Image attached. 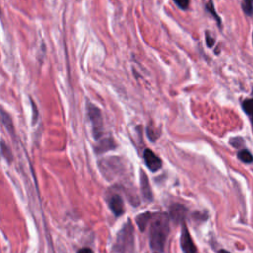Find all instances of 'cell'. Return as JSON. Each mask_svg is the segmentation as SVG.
Here are the masks:
<instances>
[{
    "mask_svg": "<svg viewBox=\"0 0 253 253\" xmlns=\"http://www.w3.org/2000/svg\"><path fill=\"white\" fill-rule=\"evenodd\" d=\"M206 43L209 47H211L214 44V39L211 37L209 32H206Z\"/></svg>",
    "mask_w": 253,
    "mask_h": 253,
    "instance_id": "cell-20",
    "label": "cell"
},
{
    "mask_svg": "<svg viewBox=\"0 0 253 253\" xmlns=\"http://www.w3.org/2000/svg\"><path fill=\"white\" fill-rule=\"evenodd\" d=\"M87 114H88V118H89V120L91 122V125H92L94 137L96 139H99L102 136V133H103L102 112L97 106H95L91 103H88V105H87Z\"/></svg>",
    "mask_w": 253,
    "mask_h": 253,
    "instance_id": "cell-2",
    "label": "cell"
},
{
    "mask_svg": "<svg viewBox=\"0 0 253 253\" xmlns=\"http://www.w3.org/2000/svg\"><path fill=\"white\" fill-rule=\"evenodd\" d=\"M170 215L176 222H180L186 215V208L181 205H175L171 209Z\"/></svg>",
    "mask_w": 253,
    "mask_h": 253,
    "instance_id": "cell-8",
    "label": "cell"
},
{
    "mask_svg": "<svg viewBox=\"0 0 253 253\" xmlns=\"http://www.w3.org/2000/svg\"><path fill=\"white\" fill-rule=\"evenodd\" d=\"M217 253H230V252L227 251V250H225V249H220Z\"/></svg>",
    "mask_w": 253,
    "mask_h": 253,
    "instance_id": "cell-22",
    "label": "cell"
},
{
    "mask_svg": "<svg viewBox=\"0 0 253 253\" xmlns=\"http://www.w3.org/2000/svg\"><path fill=\"white\" fill-rule=\"evenodd\" d=\"M154 253H159V252H154Z\"/></svg>",
    "mask_w": 253,
    "mask_h": 253,
    "instance_id": "cell-24",
    "label": "cell"
},
{
    "mask_svg": "<svg viewBox=\"0 0 253 253\" xmlns=\"http://www.w3.org/2000/svg\"><path fill=\"white\" fill-rule=\"evenodd\" d=\"M1 113H2V123H3V125L7 127V129L11 133H13L14 132V126H13V123H12V120H11L9 114H7L4 110H2Z\"/></svg>",
    "mask_w": 253,
    "mask_h": 253,
    "instance_id": "cell-13",
    "label": "cell"
},
{
    "mask_svg": "<svg viewBox=\"0 0 253 253\" xmlns=\"http://www.w3.org/2000/svg\"><path fill=\"white\" fill-rule=\"evenodd\" d=\"M146 133H147L148 138H149L151 141H155V140H156V138L158 137V134H157V133H155L154 129H153L150 126H147V128H146Z\"/></svg>",
    "mask_w": 253,
    "mask_h": 253,
    "instance_id": "cell-17",
    "label": "cell"
},
{
    "mask_svg": "<svg viewBox=\"0 0 253 253\" xmlns=\"http://www.w3.org/2000/svg\"><path fill=\"white\" fill-rule=\"evenodd\" d=\"M153 215L154 214H152L151 212H144L136 217V223L141 231H143L145 229L147 222L153 217Z\"/></svg>",
    "mask_w": 253,
    "mask_h": 253,
    "instance_id": "cell-10",
    "label": "cell"
},
{
    "mask_svg": "<svg viewBox=\"0 0 253 253\" xmlns=\"http://www.w3.org/2000/svg\"><path fill=\"white\" fill-rule=\"evenodd\" d=\"M30 102L32 104V109H33V120H32V123L33 124H36L37 122V119H38V111H37V106L35 105L34 101L32 99H30Z\"/></svg>",
    "mask_w": 253,
    "mask_h": 253,
    "instance_id": "cell-18",
    "label": "cell"
},
{
    "mask_svg": "<svg viewBox=\"0 0 253 253\" xmlns=\"http://www.w3.org/2000/svg\"><path fill=\"white\" fill-rule=\"evenodd\" d=\"M132 243V227L130 223H127L122 230L119 232L117 241L115 244V249L118 253H124L128 246Z\"/></svg>",
    "mask_w": 253,
    "mask_h": 253,
    "instance_id": "cell-3",
    "label": "cell"
},
{
    "mask_svg": "<svg viewBox=\"0 0 253 253\" xmlns=\"http://www.w3.org/2000/svg\"><path fill=\"white\" fill-rule=\"evenodd\" d=\"M169 229V216L166 213L153 215V220L150 225L149 243L155 252L161 253L163 251Z\"/></svg>",
    "mask_w": 253,
    "mask_h": 253,
    "instance_id": "cell-1",
    "label": "cell"
},
{
    "mask_svg": "<svg viewBox=\"0 0 253 253\" xmlns=\"http://www.w3.org/2000/svg\"><path fill=\"white\" fill-rule=\"evenodd\" d=\"M241 8L246 15L253 14V0H243L241 3Z\"/></svg>",
    "mask_w": 253,
    "mask_h": 253,
    "instance_id": "cell-14",
    "label": "cell"
},
{
    "mask_svg": "<svg viewBox=\"0 0 253 253\" xmlns=\"http://www.w3.org/2000/svg\"><path fill=\"white\" fill-rule=\"evenodd\" d=\"M206 8H207V10L215 18V20H216V22H217V24L220 26V18L217 16V14L215 13V10H214V7H213V4H212V1L211 0H210L209 1V3L207 4V6H206Z\"/></svg>",
    "mask_w": 253,
    "mask_h": 253,
    "instance_id": "cell-15",
    "label": "cell"
},
{
    "mask_svg": "<svg viewBox=\"0 0 253 253\" xmlns=\"http://www.w3.org/2000/svg\"><path fill=\"white\" fill-rule=\"evenodd\" d=\"M237 157L244 163H252L253 162V155L247 149H241L237 153Z\"/></svg>",
    "mask_w": 253,
    "mask_h": 253,
    "instance_id": "cell-12",
    "label": "cell"
},
{
    "mask_svg": "<svg viewBox=\"0 0 253 253\" xmlns=\"http://www.w3.org/2000/svg\"><path fill=\"white\" fill-rule=\"evenodd\" d=\"M116 147V143L113 140V138H104L102 139L95 147V150L97 153H102L105 151H108L110 149H113Z\"/></svg>",
    "mask_w": 253,
    "mask_h": 253,
    "instance_id": "cell-9",
    "label": "cell"
},
{
    "mask_svg": "<svg viewBox=\"0 0 253 253\" xmlns=\"http://www.w3.org/2000/svg\"><path fill=\"white\" fill-rule=\"evenodd\" d=\"M174 2L182 10H187L189 8L190 0H174Z\"/></svg>",
    "mask_w": 253,
    "mask_h": 253,
    "instance_id": "cell-16",
    "label": "cell"
},
{
    "mask_svg": "<svg viewBox=\"0 0 253 253\" xmlns=\"http://www.w3.org/2000/svg\"><path fill=\"white\" fill-rule=\"evenodd\" d=\"M252 40H253V34H252Z\"/></svg>",
    "mask_w": 253,
    "mask_h": 253,
    "instance_id": "cell-23",
    "label": "cell"
},
{
    "mask_svg": "<svg viewBox=\"0 0 253 253\" xmlns=\"http://www.w3.org/2000/svg\"><path fill=\"white\" fill-rule=\"evenodd\" d=\"M77 253H93V251L90 248H81Z\"/></svg>",
    "mask_w": 253,
    "mask_h": 253,
    "instance_id": "cell-21",
    "label": "cell"
},
{
    "mask_svg": "<svg viewBox=\"0 0 253 253\" xmlns=\"http://www.w3.org/2000/svg\"><path fill=\"white\" fill-rule=\"evenodd\" d=\"M181 247L184 253H197V248L185 224H183V229L181 233Z\"/></svg>",
    "mask_w": 253,
    "mask_h": 253,
    "instance_id": "cell-5",
    "label": "cell"
},
{
    "mask_svg": "<svg viewBox=\"0 0 253 253\" xmlns=\"http://www.w3.org/2000/svg\"><path fill=\"white\" fill-rule=\"evenodd\" d=\"M230 144H232L234 147H240L241 144H243V139L241 137H234L230 139Z\"/></svg>",
    "mask_w": 253,
    "mask_h": 253,
    "instance_id": "cell-19",
    "label": "cell"
},
{
    "mask_svg": "<svg viewBox=\"0 0 253 253\" xmlns=\"http://www.w3.org/2000/svg\"><path fill=\"white\" fill-rule=\"evenodd\" d=\"M143 159L145 165L151 172H156L161 168L162 161L161 159L150 149L146 148L143 151Z\"/></svg>",
    "mask_w": 253,
    "mask_h": 253,
    "instance_id": "cell-4",
    "label": "cell"
},
{
    "mask_svg": "<svg viewBox=\"0 0 253 253\" xmlns=\"http://www.w3.org/2000/svg\"><path fill=\"white\" fill-rule=\"evenodd\" d=\"M243 111L249 117L252 125H253V99H246L242 102Z\"/></svg>",
    "mask_w": 253,
    "mask_h": 253,
    "instance_id": "cell-11",
    "label": "cell"
},
{
    "mask_svg": "<svg viewBox=\"0 0 253 253\" xmlns=\"http://www.w3.org/2000/svg\"><path fill=\"white\" fill-rule=\"evenodd\" d=\"M109 205H110V209L112 210V211L114 212V214L116 216H120L124 213V211H125L124 202H123V199L119 195H116V194L113 195L110 198Z\"/></svg>",
    "mask_w": 253,
    "mask_h": 253,
    "instance_id": "cell-6",
    "label": "cell"
},
{
    "mask_svg": "<svg viewBox=\"0 0 253 253\" xmlns=\"http://www.w3.org/2000/svg\"><path fill=\"white\" fill-rule=\"evenodd\" d=\"M140 186H141V193L146 201H151L152 199V194H151V189L148 183L147 176L143 171L140 172Z\"/></svg>",
    "mask_w": 253,
    "mask_h": 253,
    "instance_id": "cell-7",
    "label": "cell"
}]
</instances>
